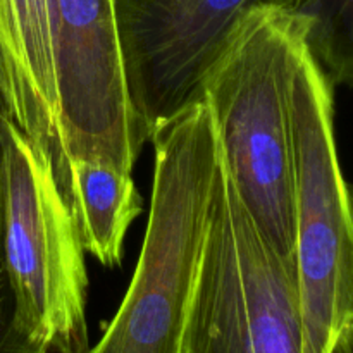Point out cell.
I'll list each match as a JSON object with an SVG mask.
<instances>
[{
  "instance_id": "6da1fadb",
  "label": "cell",
  "mask_w": 353,
  "mask_h": 353,
  "mask_svg": "<svg viewBox=\"0 0 353 353\" xmlns=\"http://www.w3.org/2000/svg\"><path fill=\"white\" fill-rule=\"evenodd\" d=\"M307 24L283 2L252 7L202 86L221 159L264 240L295 261L290 90Z\"/></svg>"
},
{
  "instance_id": "7a4b0ae2",
  "label": "cell",
  "mask_w": 353,
  "mask_h": 353,
  "mask_svg": "<svg viewBox=\"0 0 353 353\" xmlns=\"http://www.w3.org/2000/svg\"><path fill=\"white\" fill-rule=\"evenodd\" d=\"M150 141L154 185L138 265L116 316L86 353H181L221 159L205 100L161 124Z\"/></svg>"
},
{
  "instance_id": "3957f363",
  "label": "cell",
  "mask_w": 353,
  "mask_h": 353,
  "mask_svg": "<svg viewBox=\"0 0 353 353\" xmlns=\"http://www.w3.org/2000/svg\"><path fill=\"white\" fill-rule=\"evenodd\" d=\"M0 224L21 333L48 353H86L85 248L50 159L3 109Z\"/></svg>"
},
{
  "instance_id": "277c9868",
  "label": "cell",
  "mask_w": 353,
  "mask_h": 353,
  "mask_svg": "<svg viewBox=\"0 0 353 353\" xmlns=\"http://www.w3.org/2000/svg\"><path fill=\"white\" fill-rule=\"evenodd\" d=\"M290 109L303 353H353V210L334 137V85L305 41Z\"/></svg>"
},
{
  "instance_id": "5b68a950",
  "label": "cell",
  "mask_w": 353,
  "mask_h": 353,
  "mask_svg": "<svg viewBox=\"0 0 353 353\" xmlns=\"http://www.w3.org/2000/svg\"><path fill=\"white\" fill-rule=\"evenodd\" d=\"M296 262L264 240L219 159L181 353H303Z\"/></svg>"
},
{
  "instance_id": "8992f818",
  "label": "cell",
  "mask_w": 353,
  "mask_h": 353,
  "mask_svg": "<svg viewBox=\"0 0 353 353\" xmlns=\"http://www.w3.org/2000/svg\"><path fill=\"white\" fill-rule=\"evenodd\" d=\"M283 0H114L124 79L147 140L202 100V86L241 17Z\"/></svg>"
},
{
  "instance_id": "52a82bcc",
  "label": "cell",
  "mask_w": 353,
  "mask_h": 353,
  "mask_svg": "<svg viewBox=\"0 0 353 353\" xmlns=\"http://www.w3.org/2000/svg\"><path fill=\"white\" fill-rule=\"evenodd\" d=\"M50 7L52 0H0V102L10 119L48 155L68 200L71 161L59 121Z\"/></svg>"
},
{
  "instance_id": "ba28073f",
  "label": "cell",
  "mask_w": 353,
  "mask_h": 353,
  "mask_svg": "<svg viewBox=\"0 0 353 353\" xmlns=\"http://www.w3.org/2000/svg\"><path fill=\"white\" fill-rule=\"evenodd\" d=\"M68 205L79 241L103 268L123 262L124 238L143 210L131 172L92 161H71Z\"/></svg>"
},
{
  "instance_id": "9c48e42d",
  "label": "cell",
  "mask_w": 353,
  "mask_h": 353,
  "mask_svg": "<svg viewBox=\"0 0 353 353\" xmlns=\"http://www.w3.org/2000/svg\"><path fill=\"white\" fill-rule=\"evenodd\" d=\"M303 17L305 45L334 86L353 90V0H283Z\"/></svg>"
},
{
  "instance_id": "30bf717a",
  "label": "cell",
  "mask_w": 353,
  "mask_h": 353,
  "mask_svg": "<svg viewBox=\"0 0 353 353\" xmlns=\"http://www.w3.org/2000/svg\"><path fill=\"white\" fill-rule=\"evenodd\" d=\"M2 112L3 103L0 102V116ZM0 159H2V141H0ZM0 353H48L28 340L17 327L16 303H14L6 261H3L2 224H0Z\"/></svg>"
},
{
  "instance_id": "8fae6325",
  "label": "cell",
  "mask_w": 353,
  "mask_h": 353,
  "mask_svg": "<svg viewBox=\"0 0 353 353\" xmlns=\"http://www.w3.org/2000/svg\"><path fill=\"white\" fill-rule=\"evenodd\" d=\"M348 190H350V202H352V210H353V185H348Z\"/></svg>"
}]
</instances>
